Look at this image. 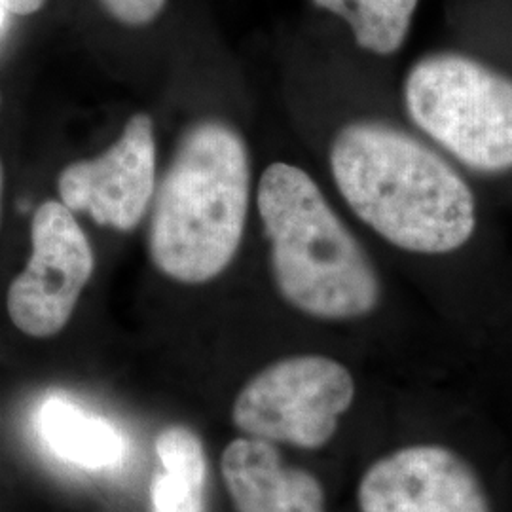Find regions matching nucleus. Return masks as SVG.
<instances>
[{
  "label": "nucleus",
  "mask_w": 512,
  "mask_h": 512,
  "mask_svg": "<svg viewBox=\"0 0 512 512\" xmlns=\"http://www.w3.org/2000/svg\"><path fill=\"white\" fill-rule=\"evenodd\" d=\"M353 512H512V448L490 410L429 382L399 385L361 450Z\"/></svg>",
  "instance_id": "1"
},
{
  "label": "nucleus",
  "mask_w": 512,
  "mask_h": 512,
  "mask_svg": "<svg viewBox=\"0 0 512 512\" xmlns=\"http://www.w3.org/2000/svg\"><path fill=\"white\" fill-rule=\"evenodd\" d=\"M330 169L351 211L404 253L452 255L475 234L471 186L403 129L351 122L332 141Z\"/></svg>",
  "instance_id": "2"
},
{
  "label": "nucleus",
  "mask_w": 512,
  "mask_h": 512,
  "mask_svg": "<svg viewBox=\"0 0 512 512\" xmlns=\"http://www.w3.org/2000/svg\"><path fill=\"white\" fill-rule=\"evenodd\" d=\"M258 213L275 289L289 308L330 325L368 323L384 311L382 274L304 169L270 165L258 184Z\"/></svg>",
  "instance_id": "3"
},
{
  "label": "nucleus",
  "mask_w": 512,
  "mask_h": 512,
  "mask_svg": "<svg viewBox=\"0 0 512 512\" xmlns=\"http://www.w3.org/2000/svg\"><path fill=\"white\" fill-rule=\"evenodd\" d=\"M249 154L222 122L190 129L158 190L150 256L162 274L200 285L222 274L238 253L249 209Z\"/></svg>",
  "instance_id": "4"
},
{
  "label": "nucleus",
  "mask_w": 512,
  "mask_h": 512,
  "mask_svg": "<svg viewBox=\"0 0 512 512\" xmlns=\"http://www.w3.org/2000/svg\"><path fill=\"white\" fill-rule=\"evenodd\" d=\"M397 389H368L346 361L329 353H293L241 387L232 421L245 437L321 458L348 440L351 429L374 437Z\"/></svg>",
  "instance_id": "5"
},
{
  "label": "nucleus",
  "mask_w": 512,
  "mask_h": 512,
  "mask_svg": "<svg viewBox=\"0 0 512 512\" xmlns=\"http://www.w3.org/2000/svg\"><path fill=\"white\" fill-rule=\"evenodd\" d=\"M404 109L431 141L480 173L512 169V78L469 55L421 57L406 74Z\"/></svg>",
  "instance_id": "6"
},
{
  "label": "nucleus",
  "mask_w": 512,
  "mask_h": 512,
  "mask_svg": "<svg viewBox=\"0 0 512 512\" xmlns=\"http://www.w3.org/2000/svg\"><path fill=\"white\" fill-rule=\"evenodd\" d=\"M31 239L33 253L8 289L6 308L23 334L50 338L71 321L95 258L84 230L63 203L38 207Z\"/></svg>",
  "instance_id": "7"
},
{
  "label": "nucleus",
  "mask_w": 512,
  "mask_h": 512,
  "mask_svg": "<svg viewBox=\"0 0 512 512\" xmlns=\"http://www.w3.org/2000/svg\"><path fill=\"white\" fill-rule=\"evenodd\" d=\"M156 184V141L147 114H135L112 147L88 162L63 169L57 188L69 211L122 232L147 213Z\"/></svg>",
  "instance_id": "8"
},
{
  "label": "nucleus",
  "mask_w": 512,
  "mask_h": 512,
  "mask_svg": "<svg viewBox=\"0 0 512 512\" xmlns=\"http://www.w3.org/2000/svg\"><path fill=\"white\" fill-rule=\"evenodd\" d=\"M220 471L238 512H336L325 475L272 442L251 437L228 442Z\"/></svg>",
  "instance_id": "9"
},
{
  "label": "nucleus",
  "mask_w": 512,
  "mask_h": 512,
  "mask_svg": "<svg viewBox=\"0 0 512 512\" xmlns=\"http://www.w3.org/2000/svg\"><path fill=\"white\" fill-rule=\"evenodd\" d=\"M37 431L55 458L80 469H112L124 456V439L114 425L63 397L40 404Z\"/></svg>",
  "instance_id": "10"
},
{
  "label": "nucleus",
  "mask_w": 512,
  "mask_h": 512,
  "mask_svg": "<svg viewBox=\"0 0 512 512\" xmlns=\"http://www.w3.org/2000/svg\"><path fill=\"white\" fill-rule=\"evenodd\" d=\"M162 465L152 486V512L207 511V456L202 439L186 425H167L156 437Z\"/></svg>",
  "instance_id": "11"
},
{
  "label": "nucleus",
  "mask_w": 512,
  "mask_h": 512,
  "mask_svg": "<svg viewBox=\"0 0 512 512\" xmlns=\"http://www.w3.org/2000/svg\"><path fill=\"white\" fill-rule=\"evenodd\" d=\"M348 21L359 48L378 55L397 54L410 33L420 0H311Z\"/></svg>",
  "instance_id": "12"
},
{
  "label": "nucleus",
  "mask_w": 512,
  "mask_h": 512,
  "mask_svg": "<svg viewBox=\"0 0 512 512\" xmlns=\"http://www.w3.org/2000/svg\"><path fill=\"white\" fill-rule=\"evenodd\" d=\"M112 18L129 27L152 23L164 10L165 0H99Z\"/></svg>",
  "instance_id": "13"
},
{
  "label": "nucleus",
  "mask_w": 512,
  "mask_h": 512,
  "mask_svg": "<svg viewBox=\"0 0 512 512\" xmlns=\"http://www.w3.org/2000/svg\"><path fill=\"white\" fill-rule=\"evenodd\" d=\"M6 12L16 16H31L38 12L46 0H0Z\"/></svg>",
  "instance_id": "14"
},
{
  "label": "nucleus",
  "mask_w": 512,
  "mask_h": 512,
  "mask_svg": "<svg viewBox=\"0 0 512 512\" xmlns=\"http://www.w3.org/2000/svg\"><path fill=\"white\" fill-rule=\"evenodd\" d=\"M2 184H4V169H2V162H0V205H2Z\"/></svg>",
  "instance_id": "15"
},
{
  "label": "nucleus",
  "mask_w": 512,
  "mask_h": 512,
  "mask_svg": "<svg viewBox=\"0 0 512 512\" xmlns=\"http://www.w3.org/2000/svg\"><path fill=\"white\" fill-rule=\"evenodd\" d=\"M4 14H6V8H4L2 2H0V27H2V21H4Z\"/></svg>",
  "instance_id": "16"
}]
</instances>
